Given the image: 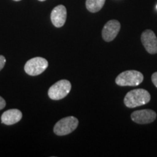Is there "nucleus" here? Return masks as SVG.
I'll list each match as a JSON object with an SVG mask.
<instances>
[{
  "label": "nucleus",
  "instance_id": "obj_1",
  "mask_svg": "<svg viewBox=\"0 0 157 157\" xmlns=\"http://www.w3.org/2000/svg\"><path fill=\"white\" fill-rule=\"evenodd\" d=\"M151 101V95L144 89H135L128 92L124 98V103L127 108L133 109L146 105Z\"/></svg>",
  "mask_w": 157,
  "mask_h": 157
},
{
  "label": "nucleus",
  "instance_id": "obj_2",
  "mask_svg": "<svg viewBox=\"0 0 157 157\" xmlns=\"http://www.w3.org/2000/svg\"><path fill=\"white\" fill-rule=\"evenodd\" d=\"M143 74L135 70H128L121 72L116 78V84L121 87H134L140 84L143 81Z\"/></svg>",
  "mask_w": 157,
  "mask_h": 157
},
{
  "label": "nucleus",
  "instance_id": "obj_3",
  "mask_svg": "<svg viewBox=\"0 0 157 157\" xmlns=\"http://www.w3.org/2000/svg\"><path fill=\"white\" fill-rule=\"evenodd\" d=\"M78 120L74 117H65L56 124L54 127L55 134L58 136H64L73 132L77 128Z\"/></svg>",
  "mask_w": 157,
  "mask_h": 157
},
{
  "label": "nucleus",
  "instance_id": "obj_4",
  "mask_svg": "<svg viewBox=\"0 0 157 157\" xmlns=\"http://www.w3.org/2000/svg\"><path fill=\"white\" fill-rule=\"evenodd\" d=\"M71 84L68 80L62 79L52 85L48 90V96L50 99L59 101L66 98L70 93Z\"/></svg>",
  "mask_w": 157,
  "mask_h": 157
},
{
  "label": "nucleus",
  "instance_id": "obj_5",
  "mask_svg": "<svg viewBox=\"0 0 157 157\" xmlns=\"http://www.w3.org/2000/svg\"><path fill=\"white\" fill-rule=\"evenodd\" d=\"M48 67V61L45 58L36 57L31 58L25 63L24 71L30 76H37L41 74Z\"/></svg>",
  "mask_w": 157,
  "mask_h": 157
},
{
  "label": "nucleus",
  "instance_id": "obj_6",
  "mask_svg": "<svg viewBox=\"0 0 157 157\" xmlns=\"http://www.w3.org/2000/svg\"><path fill=\"white\" fill-rule=\"evenodd\" d=\"M131 119L134 122L139 124H146L155 121L156 119V113L151 109L138 110L132 113Z\"/></svg>",
  "mask_w": 157,
  "mask_h": 157
},
{
  "label": "nucleus",
  "instance_id": "obj_7",
  "mask_svg": "<svg viewBox=\"0 0 157 157\" xmlns=\"http://www.w3.org/2000/svg\"><path fill=\"white\" fill-rule=\"evenodd\" d=\"M141 42L148 53H157V37L154 32L150 29L144 31L141 34Z\"/></svg>",
  "mask_w": 157,
  "mask_h": 157
},
{
  "label": "nucleus",
  "instance_id": "obj_8",
  "mask_svg": "<svg viewBox=\"0 0 157 157\" xmlns=\"http://www.w3.org/2000/svg\"><path fill=\"white\" fill-rule=\"evenodd\" d=\"M121 24L117 20H111L105 23L102 30V37L105 42L113 41L119 34Z\"/></svg>",
  "mask_w": 157,
  "mask_h": 157
},
{
  "label": "nucleus",
  "instance_id": "obj_9",
  "mask_svg": "<svg viewBox=\"0 0 157 157\" xmlns=\"http://www.w3.org/2000/svg\"><path fill=\"white\" fill-rule=\"evenodd\" d=\"M67 17V10L64 5L56 6L51 12L50 18L52 24L57 28L63 26Z\"/></svg>",
  "mask_w": 157,
  "mask_h": 157
},
{
  "label": "nucleus",
  "instance_id": "obj_10",
  "mask_svg": "<svg viewBox=\"0 0 157 157\" xmlns=\"http://www.w3.org/2000/svg\"><path fill=\"white\" fill-rule=\"evenodd\" d=\"M22 112L18 109H10L2 113L1 117L2 123L6 125L15 124L22 119Z\"/></svg>",
  "mask_w": 157,
  "mask_h": 157
},
{
  "label": "nucleus",
  "instance_id": "obj_11",
  "mask_svg": "<svg viewBox=\"0 0 157 157\" xmlns=\"http://www.w3.org/2000/svg\"><path fill=\"white\" fill-rule=\"evenodd\" d=\"M105 0H86V7L90 13H97L103 8Z\"/></svg>",
  "mask_w": 157,
  "mask_h": 157
},
{
  "label": "nucleus",
  "instance_id": "obj_12",
  "mask_svg": "<svg viewBox=\"0 0 157 157\" xmlns=\"http://www.w3.org/2000/svg\"><path fill=\"white\" fill-rule=\"evenodd\" d=\"M6 63V59L3 56H0V71L5 67Z\"/></svg>",
  "mask_w": 157,
  "mask_h": 157
},
{
  "label": "nucleus",
  "instance_id": "obj_13",
  "mask_svg": "<svg viewBox=\"0 0 157 157\" xmlns=\"http://www.w3.org/2000/svg\"><path fill=\"white\" fill-rule=\"evenodd\" d=\"M151 81L153 82V84H154L155 87H157V72H155V73L152 74Z\"/></svg>",
  "mask_w": 157,
  "mask_h": 157
},
{
  "label": "nucleus",
  "instance_id": "obj_14",
  "mask_svg": "<svg viewBox=\"0 0 157 157\" xmlns=\"http://www.w3.org/2000/svg\"><path fill=\"white\" fill-rule=\"evenodd\" d=\"M6 106V102L3 98L0 96V110L3 109Z\"/></svg>",
  "mask_w": 157,
  "mask_h": 157
},
{
  "label": "nucleus",
  "instance_id": "obj_15",
  "mask_svg": "<svg viewBox=\"0 0 157 157\" xmlns=\"http://www.w3.org/2000/svg\"><path fill=\"white\" fill-rule=\"evenodd\" d=\"M13 1H15V2H19V1H21V0H13Z\"/></svg>",
  "mask_w": 157,
  "mask_h": 157
},
{
  "label": "nucleus",
  "instance_id": "obj_16",
  "mask_svg": "<svg viewBox=\"0 0 157 157\" xmlns=\"http://www.w3.org/2000/svg\"><path fill=\"white\" fill-rule=\"evenodd\" d=\"M39 1H40V2H44V1H45V0H39Z\"/></svg>",
  "mask_w": 157,
  "mask_h": 157
},
{
  "label": "nucleus",
  "instance_id": "obj_17",
  "mask_svg": "<svg viewBox=\"0 0 157 157\" xmlns=\"http://www.w3.org/2000/svg\"><path fill=\"white\" fill-rule=\"evenodd\" d=\"M156 8H157V5H156Z\"/></svg>",
  "mask_w": 157,
  "mask_h": 157
}]
</instances>
